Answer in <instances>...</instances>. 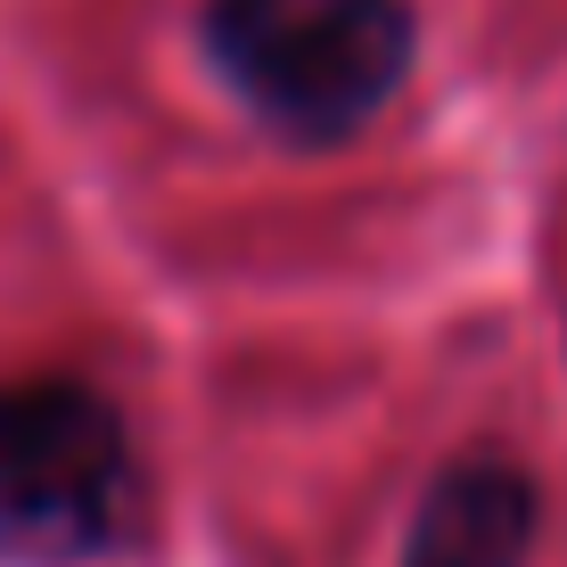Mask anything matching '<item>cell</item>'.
<instances>
[{"instance_id":"7a4b0ae2","label":"cell","mask_w":567,"mask_h":567,"mask_svg":"<svg viewBox=\"0 0 567 567\" xmlns=\"http://www.w3.org/2000/svg\"><path fill=\"white\" fill-rule=\"evenodd\" d=\"M141 453L91 379L0 386V567H100L141 535Z\"/></svg>"},{"instance_id":"3957f363","label":"cell","mask_w":567,"mask_h":567,"mask_svg":"<svg viewBox=\"0 0 567 567\" xmlns=\"http://www.w3.org/2000/svg\"><path fill=\"white\" fill-rule=\"evenodd\" d=\"M543 543V485L511 453H461L420 485L395 567H526Z\"/></svg>"},{"instance_id":"6da1fadb","label":"cell","mask_w":567,"mask_h":567,"mask_svg":"<svg viewBox=\"0 0 567 567\" xmlns=\"http://www.w3.org/2000/svg\"><path fill=\"white\" fill-rule=\"evenodd\" d=\"M198 58L280 148H346L420 66L412 0H198Z\"/></svg>"}]
</instances>
